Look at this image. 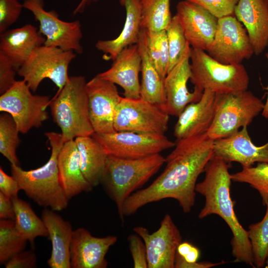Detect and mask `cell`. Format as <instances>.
I'll return each instance as SVG.
<instances>
[{"instance_id":"d6986e66","label":"cell","mask_w":268,"mask_h":268,"mask_svg":"<svg viewBox=\"0 0 268 268\" xmlns=\"http://www.w3.org/2000/svg\"><path fill=\"white\" fill-rule=\"evenodd\" d=\"M214 156L228 162L239 163L249 167L256 162L268 163V142L262 146L253 143L247 127L233 134L213 141Z\"/></svg>"},{"instance_id":"cb8c5ba5","label":"cell","mask_w":268,"mask_h":268,"mask_svg":"<svg viewBox=\"0 0 268 268\" xmlns=\"http://www.w3.org/2000/svg\"><path fill=\"white\" fill-rule=\"evenodd\" d=\"M45 38L35 26L26 24L0 35V51L12 62L17 71L33 52L44 45Z\"/></svg>"},{"instance_id":"d590c367","label":"cell","mask_w":268,"mask_h":268,"mask_svg":"<svg viewBox=\"0 0 268 268\" xmlns=\"http://www.w3.org/2000/svg\"><path fill=\"white\" fill-rule=\"evenodd\" d=\"M23 8L18 0H0V34L17 20Z\"/></svg>"},{"instance_id":"30bf717a","label":"cell","mask_w":268,"mask_h":268,"mask_svg":"<svg viewBox=\"0 0 268 268\" xmlns=\"http://www.w3.org/2000/svg\"><path fill=\"white\" fill-rule=\"evenodd\" d=\"M169 117L163 106L141 98L121 97L114 126L116 131L164 134L168 129Z\"/></svg>"},{"instance_id":"f546056e","label":"cell","mask_w":268,"mask_h":268,"mask_svg":"<svg viewBox=\"0 0 268 268\" xmlns=\"http://www.w3.org/2000/svg\"><path fill=\"white\" fill-rule=\"evenodd\" d=\"M141 29L147 32L166 30L172 17L170 0H139Z\"/></svg>"},{"instance_id":"4316f807","label":"cell","mask_w":268,"mask_h":268,"mask_svg":"<svg viewBox=\"0 0 268 268\" xmlns=\"http://www.w3.org/2000/svg\"><path fill=\"white\" fill-rule=\"evenodd\" d=\"M146 35V31L141 29L137 43L141 59L140 98L150 103L163 106L166 99L164 79L160 75L149 55Z\"/></svg>"},{"instance_id":"7dc6e473","label":"cell","mask_w":268,"mask_h":268,"mask_svg":"<svg viewBox=\"0 0 268 268\" xmlns=\"http://www.w3.org/2000/svg\"><path fill=\"white\" fill-rule=\"evenodd\" d=\"M266 1L267 3V4L268 5V0H266Z\"/></svg>"},{"instance_id":"ba28073f","label":"cell","mask_w":268,"mask_h":268,"mask_svg":"<svg viewBox=\"0 0 268 268\" xmlns=\"http://www.w3.org/2000/svg\"><path fill=\"white\" fill-rule=\"evenodd\" d=\"M75 57L73 51L43 45L33 52L17 73L33 92L44 79H50L58 88L57 95L69 78L68 67Z\"/></svg>"},{"instance_id":"f35d334b","label":"cell","mask_w":268,"mask_h":268,"mask_svg":"<svg viewBox=\"0 0 268 268\" xmlns=\"http://www.w3.org/2000/svg\"><path fill=\"white\" fill-rule=\"evenodd\" d=\"M17 70L10 60L0 51V94L10 88L17 81Z\"/></svg>"},{"instance_id":"d6a6232c","label":"cell","mask_w":268,"mask_h":268,"mask_svg":"<svg viewBox=\"0 0 268 268\" xmlns=\"http://www.w3.org/2000/svg\"><path fill=\"white\" fill-rule=\"evenodd\" d=\"M247 231L254 266L258 268L264 267L268 258V206L263 218L249 225Z\"/></svg>"},{"instance_id":"8fae6325","label":"cell","mask_w":268,"mask_h":268,"mask_svg":"<svg viewBox=\"0 0 268 268\" xmlns=\"http://www.w3.org/2000/svg\"><path fill=\"white\" fill-rule=\"evenodd\" d=\"M91 136L102 145L108 155L124 158L145 157L176 145L165 134L116 131L94 133Z\"/></svg>"},{"instance_id":"484cf974","label":"cell","mask_w":268,"mask_h":268,"mask_svg":"<svg viewBox=\"0 0 268 268\" xmlns=\"http://www.w3.org/2000/svg\"><path fill=\"white\" fill-rule=\"evenodd\" d=\"M58 165L60 180L69 200L83 192H87L93 189L82 172L74 139L64 143L59 153Z\"/></svg>"},{"instance_id":"d4e9b609","label":"cell","mask_w":268,"mask_h":268,"mask_svg":"<svg viewBox=\"0 0 268 268\" xmlns=\"http://www.w3.org/2000/svg\"><path fill=\"white\" fill-rule=\"evenodd\" d=\"M126 10V19L123 28L116 38L98 40L96 49L104 53V58L114 60L126 48L137 44L141 30V15L139 0H120Z\"/></svg>"},{"instance_id":"52a82bcc","label":"cell","mask_w":268,"mask_h":268,"mask_svg":"<svg viewBox=\"0 0 268 268\" xmlns=\"http://www.w3.org/2000/svg\"><path fill=\"white\" fill-rule=\"evenodd\" d=\"M265 104L251 91L215 94L214 113L207 134L213 140L229 136L247 127L264 108Z\"/></svg>"},{"instance_id":"ffe728a7","label":"cell","mask_w":268,"mask_h":268,"mask_svg":"<svg viewBox=\"0 0 268 268\" xmlns=\"http://www.w3.org/2000/svg\"><path fill=\"white\" fill-rule=\"evenodd\" d=\"M141 59L137 44L123 50L113 60L111 67L98 74L100 77L121 86L125 97L140 98Z\"/></svg>"},{"instance_id":"bcb514c9","label":"cell","mask_w":268,"mask_h":268,"mask_svg":"<svg viewBox=\"0 0 268 268\" xmlns=\"http://www.w3.org/2000/svg\"><path fill=\"white\" fill-rule=\"evenodd\" d=\"M265 268H268V258L267 259V260L266 261V262Z\"/></svg>"},{"instance_id":"7c38bea8","label":"cell","mask_w":268,"mask_h":268,"mask_svg":"<svg viewBox=\"0 0 268 268\" xmlns=\"http://www.w3.org/2000/svg\"><path fill=\"white\" fill-rule=\"evenodd\" d=\"M22 4L39 23V31L45 36L44 45L58 47L64 51H73L78 54L82 53L83 48L80 44L82 33L79 21L67 22L61 20L55 10L44 9V0H24Z\"/></svg>"},{"instance_id":"4fadbf2b","label":"cell","mask_w":268,"mask_h":268,"mask_svg":"<svg viewBox=\"0 0 268 268\" xmlns=\"http://www.w3.org/2000/svg\"><path fill=\"white\" fill-rule=\"evenodd\" d=\"M206 52L224 64H242L254 54L245 28L234 15L218 19L213 40Z\"/></svg>"},{"instance_id":"2e32d148","label":"cell","mask_w":268,"mask_h":268,"mask_svg":"<svg viewBox=\"0 0 268 268\" xmlns=\"http://www.w3.org/2000/svg\"><path fill=\"white\" fill-rule=\"evenodd\" d=\"M191 49L188 43L180 59L164 79L166 99L163 108L169 116L178 117L188 104L198 101L203 92L196 87L190 92L187 87L192 74Z\"/></svg>"},{"instance_id":"8d00e7d4","label":"cell","mask_w":268,"mask_h":268,"mask_svg":"<svg viewBox=\"0 0 268 268\" xmlns=\"http://www.w3.org/2000/svg\"><path fill=\"white\" fill-rule=\"evenodd\" d=\"M204 8L218 19L234 15L239 0H186Z\"/></svg>"},{"instance_id":"9c48e42d","label":"cell","mask_w":268,"mask_h":268,"mask_svg":"<svg viewBox=\"0 0 268 268\" xmlns=\"http://www.w3.org/2000/svg\"><path fill=\"white\" fill-rule=\"evenodd\" d=\"M50 101L48 96L33 94L23 79L0 95V111L9 114L19 133L25 134L48 119L46 109Z\"/></svg>"},{"instance_id":"6da1fadb","label":"cell","mask_w":268,"mask_h":268,"mask_svg":"<svg viewBox=\"0 0 268 268\" xmlns=\"http://www.w3.org/2000/svg\"><path fill=\"white\" fill-rule=\"evenodd\" d=\"M213 141L207 133L176 140L174 149L165 158L162 173L125 201L121 220L147 204L166 199L176 200L185 213L190 212L195 203L197 179L214 156Z\"/></svg>"},{"instance_id":"74e56055","label":"cell","mask_w":268,"mask_h":268,"mask_svg":"<svg viewBox=\"0 0 268 268\" xmlns=\"http://www.w3.org/2000/svg\"><path fill=\"white\" fill-rule=\"evenodd\" d=\"M130 251L134 268H148L146 248L142 239L136 233L128 236Z\"/></svg>"},{"instance_id":"ac0fdd59","label":"cell","mask_w":268,"mask_h":268,"mask_svg":"<svg viewBox=\"0 0 268 268\" xmlns=\"http://www.w3.org/2000/svg\"><path fill=\"white\" fill-rule=\"evenodd\" d=\"M117 237H97L84 228L73 230L70 247V268H106V255Z\"/></svg>"},{"instance_id":"7a4b0ae2","label":"cell","mask_w":268,"mask_h":268,"mask_svg":"<svg viewBox=\"0 0 268 268\" xmlns=\"http://www.w3.org/2000/svg\"><path fill=\"white\" fill-rule=\"evenodd\" d=\"M229 162L213 156L206 165L204 179L197 184L196 191L205 198V204L198 217L203 219L211 214L220 216L233 234L231 241L234 262H243L255 268L248 231L236 215L230 195L231 174Z\"/></svg>"},{"instance_id":"8992f818","label":"cell","mask_w":268,"mask_h":268,"mask_svg":"<svg viewBox=\"0 0 268 268\" xmlns=\"http://www.w3.org/2000/svg\"><path fill=\"white\" fill-rule=\"evenodd\" d=\"M191 81L195 87L217 93L247 90L250 79L242 64H224L209 56L206 51L191 47Z\"/></svg>"},{"instance_id":"b9f144b4","label":"cell","mask_w":268,"mask_h":268,"mask_svg":"<svg viewBox=\"0 0 268 268\" xmlns=\"http://www.w3.org/2000/svg\"><path fill=\"white\" fill-rule=\"evenodd\" d=\"M0 219L13 220L14 206L12 199L0 192Z\"/></svg>"},{"instance_id":"836d02e7","label":"cell","mask_w":268,"mask_h":268,"mask_svg":"<svg viewBox=\"0 0 268 268\" xmlns=\"http://www.w3.org/2000/svg\"><path fill=\"white\" fill-rule=\"evenodd\" d=\"M19 132L11 116L2 113L0 116V152L11 164L19 165L16 150L20 142Z\"/></svg>"},{"instance_id":"1f68e13d","label":"cell","mask_w":268,"mask_h":268,"mask_svg":"<svg viewBox=\"0 0 268 268\" xmlns=\"http://www.w3.org/2000/svg\"><path fill=\"white\" fill-rule=\"evenodd\" d=\"M27 240L17 230L13 220L0 219V263L24 250Z\"/></svg>"},{"instance_id":"5b68a950","label":"cell","mask_w":268,"mask_h":268,"mask_svg":"<svg viewBox=\"0 0 268 268\" xmlns=\"http://www.w3.org/2000/svg\"><path fill=\"white\" fill-rule=\"evenodd\" d=\"M86 83L84 76H70L57 95L51 99L53 121L61 130L64 143L94 133L88 108Z\"/></svg>"},{"instance_id":"5bb4252c","label":"cell","mask_w":268,"mask_h":268,"mask_svg":"<svg viewBox=\"0 0 268 268\" xmlns=\"http://www.w3.org/2000/svg\"><path fill=\"white\" fill-rule=\"evenodd\" d=\"M134 231L145 243L148 268H175L177 247L182 237L170 214L164 215L159 228L152 233L140 226L134 227Z\"/></svg>"},{"instance_id":"ab89813d","label":"cell","mask_w":268,"mask_h":268,"mask_svg":"<svg viewBox=\"0 0 268 268\" xmlns=\"http://www.w3.org/2000/svg\"><path fill=\"white\" fill-rule=\"evenodd\" d=\"M37 258L33 250H23L11 257L4 265L5 268H33Z\"/></svg>"},{"instance_id":"7402d4cb","label":"cell","mask_w":268,"mask_h":268,"mask_svg":"<svg viewBox=\"0 0 268 268\" xmlns=\"http://www.w3.org/2000/svg\"><path fill=\"white\" fill-rule=\"evenodd\" d=\"M234 14L244 26L254 54H262L268 46V5L266 0H239Z\"/></svg>"},{"instance_id":"277c9868","label":"cell","mask_w":268,"mask_h":268,"mask_svg":"<svg viewBox=\"0 0 268 268\" xmlns=\"http://www.w3.org/2000/svg\"><path fill=\"white\" fill-rule=\"evenodd\" d=\"M164 163L165 158L160 153L140 158L108 156L100 184L116 203L120 217L125 201L155 174Z\"/></svg>"},{"instance_id":"60d3db41","label":"cell","mask_w":268,"mask_h":268,"mask_svg":"<svg viewBox=\"0 0 268 268\" xmlns=\"http://www.w3.org/2000/svg\"><path fill=\"white\" fill-rule=\"evenodd\" d=\"M21 189L17 180L11 175H7L0 167V192L11 199L18 196Z\"/></svg>"},{"instance_id":"603a6c76","label":"cell","mask_w":268,"mask_h":268,"mask_svg":"<svg viewBox=\"0 0 268 268\" xmlns=\"http://www.w3.org/2000/svg\"><path fill=\"white\" fill-rule=\"evenodd\" d=\"M48 208L41 213L52 243L51 256L47 263L51 268H70V247L73 230L71 224Z\"/></svg>"},{"instance_id":"4dcf8cb0","label":"cell","mask_w":268,"mask_h":268,"mask_svg":"<svg viewBox=\"0 0 268 268\" xmlns=\"http://www.w3.org/2000/svg\"><path fill=\"white\" fill-rule=\"evenodd\" d=\"M232 181L250 185L260 194L264 206H268V163H258L256 166L243 167L231 174Z\"/></svg>"},{"instance_id":"44dd1931","label":"cell","mask_w":268,"mask_h":268,"mask_svg":"<svg viewBox=\"0 0 268 268\" xmlns=\"http://www.w3.org/2000/svg\"><path fill=\"white\" fill-rule=\"evenodd\" d=\"M215 93L203 91L201 98L188 104L179 115L174 129L176 140L206 133L213 121Z\"/></svg>"},{"instance_id":"3957f363","label":"cell","mask_w":268,"mask_h":268,"mask_svg":"<svg viewBox=\"0 0 268 268\" xmlns=\"http://www.w3.org/2000/svg\"><path fill=\"white\" fill-rule=\"evenodd\" d=\"M45 135L51 147V156L47 163L30 170L11 164V173L21 190L37 204L60 211L67 208L69 200L61 183L58 165L59 153L64 142L61 134L51 132Z\"/></svg>"},{"instance_id":"e0dca14e","label":"cell","mask_w":268,"mask_h":268,"mask_svg":"<svg viewBox=\"0 0 268 268\" xmlns=\"http://www.w3.org/2000/svg\"><path fill=\"white\" fill-rule=\"evenodd\" d=\"M175 15L191 47L206 52L213 40L218 19L201 6L186 0L177 3Z\"/></svg>"},{"instance_id":"f1b7e54d","label":"cell","mask_w":268,"mask_h":268,"mask_svg":"<svg viewBox=\"0 0 268 268\" xmlns=\"http://www.w3.org/2000/svg\"><path fill=\"white\" fill-rule=\"evenodd\" d=\"M14 210V224L18 232L34 245L38 237H48V232L42 218H39L30 204L18 196L11 199Z\"/></svg>"},{"instance_id":"9a60e30c","label":"cell","mask_w":268,"mask_h":268,"mask_svg":"<svg viewBox=\"0 0 268 268\" xmlns=\"http://www.w3.org/2000/svg\"><path fill=\"white\" fill-rule=\"evenodd\" d=\"M89 114L94 133L115 131L114 117L121 97L116 84L98 75L86 83Z\"/></svg>"},{"instance_id":"f6af8a7d","label":"cell","mask_w":268,"mask_h":268,"mask_svg":"<svg viewBox=\"0 0 268 268\" xmlns=\"http://www.w3.org/2000/svg\"><path fill=\"white\" fill-rule=\"evenodd\" d=\"M266 57L268 62V52L265 54ZM268 90V96L266 102L264 105V108L262 111V116L265 118L268 119V86L267 88Z\"/></svg>"},{"instance_id":"7bdbcfd3","label":"cell","mask_w":268,"mask_h":268,"mask_svg":"<svg viewBox=\"0 0 268 268\" xmlns=\"http://www.w3.org/2000/svg\"><path fill=\"white\" fill-rule=\"evenodd\" d=\"M99 0H81L73 11V14L76 15L84 12L87 7L93 2Z\"/></svg>"},{"instance_id":"e575fe53","label":"cell","mask_w":268,"mask_h":268,"mask_svg":"<svg viewBox=\"0 0 268 268\" xmlns=\"http://www.w3.org/2000/svg\"><path fill=\"white\" fill-rule=\"evenodd\" d=\"M166 32L169 53L168 67L169 72L180 59L188 42L176 15L172 17L169 25L166 29Z\"/></svg>"},{"instance_id":"83f0119b","label":"cell","mask_w":268,"mask_h":268,"mask_svg":"<svg viewBox=\"0 0 268 268\" xmlns=\"http://www.w3.org/2000/svg\"><path fill=\"white\" fill-rule=\"evenodd\" d=\"M74 140L82 172L92 187H95L100 184L108 155L102 145L91 135L77 137Z\"/></svg>"},{"instance_id":"ee69618b","label":"cell","mask_w":268,"mask_h":268,"mask_svg":"<svg viewBox=\"0 0 268 268\" xmlns=\"http://www.w3.org/2000/svg\"><path fill=\"white\" fill-rule=\"evenodd\" d=\"M193 245L188 242H182L178 246L177 253L184 257L191 250Z\"/></svg>"}]
</instances>
